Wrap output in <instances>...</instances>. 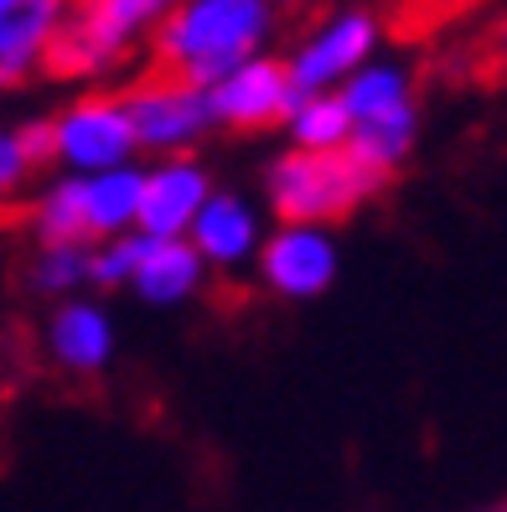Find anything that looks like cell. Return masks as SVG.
I'll return each instance as SVG.
<instances>
[{
  "instance_id": "44dd1931",
  "label": "cell",
  "mask_w": 507,
  "mask_h": 512,
  "mask_svg": "<svg viewBox=\"0 0 507 512\" xmlns=\"http://www.w3.org/2000/svg\"><path fill=\"white\" fill-rule=\"evenodd\" d=\"M16 135H21V145H26V156H32L37 166H42V161H52V140H47V119H32V125H21Z\"/></svg>"
},
{
  "instance_id": "ac0fdd59",
  "label": "cell",
  "mask_w": 507,
  "mask_h": 512,
  "mask_svg": "<svg viewBox=\"0 0 507 512\" xmlns=\"http://www.w3.org/2000/svg\"><path fill=\"white\" fill-rule=\"evenodd\" d=\"M26 285H32L42 300H68L83 295L88 285V244H37L32 264H26Z\"/></svg>"
},
{
  "instance_id": "2e32d148",
  "label": "cell",
  "mask_w": 507,
  "mask_h": 512,
  "mask_svg": "<svg viewBox=\"0 0 507 512\" xmlns=\"http://www.w3.org/2000/svg\"><path fill=\"white\" fill-rule=\"evenodd\" d=\"M280 125L290 135V150H347L352 135V119L337 94H295Z\"/></svg>"
},
{
  "instance_id": "8992f818",
  "label": "cell",
  "mask_w": 507,
  "mask_h": 512,
  "mask_svg": "<svg viewBox=\"0 0 507 512\" xmlns=\"http://www.w3.org/2000/svg\"><path fill=\"white\" fill-rule=\"evenodd\" d=\"M125 99V119H130V135L135 150H151V156H192V150L207 140L213 130V109H207V94L171 73H156L135 83Z\"/></svg>"
},
{
  "instance_id": "52a82bcc",
  "label": "cell",
  "mask_w": 507,
  "mask_h": 512,
  "mask_svg": "<svg viewBox=\"0 0 507 512\" xmlns=\"http://www.w3.org/2000/svg\"><path fill=\"white\" fill-rule=\"evenodd\" d=\"M254 275L275 300H316L337 285L342 275V244L332 228H306V223H280L259 238Z\"/></svg>"
},
{
  "instance_id": "ba28073f",
  "label": "cell",
  "mask_w": 507,
  "mask_h": 512,
  "mask_svg": "<svg viewBox=\"0 0 507 512\" xmlns=\"http://www.w3.org/2000/svg\"><path fill=\"white\" fill-rule=\"evenodd\" d=\"M42 352L57 373L99 378V373H109L114 352H119V326H114L104 300L68 295V300H57L42 321Z\"/></svg>"
},
{
  "instance_id": "603a6c76",
  "label": "cell",
  "mask_w": 507,
  "mask_h": 512,
  "mask_svg": "<svg viewBox=\"0 0 507 512\" xmlns=\"http://www.w3.org/2000/svg\"><path fill=\"white\" fill-rule=\"evenodd\" d=\"M11 6H21V0H0V11H11Z\"/></svg>"
},
{
  "instance_id": "277c9868",
  "label": "cell",
  "mask_w": 507,
  "mask_h": 512,
  "mask_svg": "<svg viewBox=\"0 0 507 512\" xmlns=\"http://www.w3.org/2000/svg\"><path fill=\"white\" fill-rule=\"evenodd\" d=\"M47 140L63 176H99L114 166H135L140 156L119 94H78L47 119Z\"/></svg>"
},
{
  "instance_id": "9a60e30c",
  "label": "cell",
  "mask_w": 507,
  "mask_h": 512,
  "mask_svg": "<svg viewBox=\"0 0 507 512\" xmlns=\"http://www.w3.org/2000/svg\"><path fill=\"white\" fill-rule=\"evenodd\" d=\"M337 99L347 109L352 125H373V119H394V114H409L420 109V99H414V78L404 63H389V57H373V63H363L342 88Z\"/></svg>"
},
{
  "instance_id": "cb8c5ba5",
  "label": "cell",
  "mask_w": 507,
  "mask_h": 512,
  "mask_svg": "<svg viewBox=\"0 0 507 512\" xmlns=\"http://www.w3.org/2000/svg\"><path fill=\"white\" fill-rule=\"evenodd\" d=\"M482 512H502V507H482Z\"/></svg>"
},
{
  "instance_id": "7c38bea8",
  "label": "cell",
  "mask_w": 507,
  "mask_h": 512,
  "mask_svg": "<svg viewBox=\"0 0 507 512\" xmlns=\"http://www.w3.org/2000/svg\"><path fill=\"white\" fill-rule=\"evenodd\" d=\"M207 285V269L202 259L192 254L187 238H145L140 233V259H135V275H130V290L156 311H176L197 300Z\"/></svg>"
},
{
  "instance_id": "6da1fadb",
  "label": "cell",
  "mask_w": 507,
  "mask_h": 512,
  "mask_svg": "<svg viewBox=\"0 0 507 512\" xmlns=\"http://www.w3.org/2000/svg\"><path fill=\"white\" fill-rule=\"evenodd\" d=\"M275 37L270 0H171L156 21V63L192 88H213Z\"/></svg>"
},
{
  "instance_id": "ffe728a7",
  "label": "cell",
  "mask_w": 507,
  "mask_h": 512,
  "mask_svg": "<svg viewBox=\"0 0 507 512\" xmlns=\"http://www.w3.org/2000/svg\"><path fill=\"white\" fill-rule=\"evenodd\" d=\"M32 171H37V161L26 156L21 135L16 130H0V202L16 197L26 182H32Z\"/></svg>"
},
{
  "instance_id": "9c48e42d",
  "label": "cell",
  "mask_w": 507,
  "mask_h": 512,
  "mask_svg": "<svg viewBox=\"0 0 507 512\" xmlns=\"http://www.w3.org/2000/svg\"><path fill=\"white\" fill-rule=\"evenodd\" d=\"M202 94H207V109H213V125H228V130H270L295 104V88L285 78V63L270 57V52L238 63L213 88H202Z\"/></svg>"
},
{
  "instance_id": "d6986e66",
  "label": "cell",
  "mask_w": 507,
  "mask_h": 512,
  "mask_svg": "<svg viewBox=\"0 0 507 512\" xmlns=\"http://www.w3.org/2000/svg\"><path fill=\"white\" fill-rule=\"evenodd\" d=\"M135 259H140V233L88 244V285H94V290H119V285H130Z\"/></svg>"
},
{
  "instance_id": "5bb4252c",
  "label": "cell",
  "mask_w": 507,
  "mask_h": 512,
  "mask_svg": "<svg viewBox=\"0 0 507 512\" xmlns=\"http://www.w3.org/2000/svg\"><path fill=\"white\" fill-rule=\"evenodd\" d=\"M78 197H83L88 244H104V238L135 233V213H140V166H114V171H99V176H78Z\"/></svg>"
},
{
  "instance_id": "7a4b0ae2",
  "label": "cell",
  "mask_w": 507,
  "mask_h": 512,
  "mask_svg": "<svg viewBox=\"0 0 507 512\" xmlns=\"http://www.w3.org/2000/svg\"><path fill=\"white\" fill-rule=\"evenodd\" d=\"M383 182L363 171L347 150H280L264 166V202L280 223L332 228L352 218Z\"/></svg>"
},
{
  "instance_id": "3957f363",
  "label": "cell",
  "mask_w": 507,
  "mask_h": 512,
  "mask_svg": "<svg viewBox=\"0 0 507 512\" xmlns=\"http://www.w3.org/2000/svg\"><path fill=\"white\" fill-rule=\"evenodd\" d=\"M171 0H78L47 47V73L57 78H99L125 57L145 32H156Z\"/></svg>"
},
{
  "instance_id": "30bf717a",
  "label": "cell",
  "mask_w": 507,
  "mask_h": 512,
  "mask_svg": "<svg viewBox=\"0 0 507 512\" xmlns=\"http://www.w3.org/2000/svg\"><path fill=\"white\" fill-rule=\"evenodd\" d=\"M207 192H213V171H207L197 156H161L151 166H140L135 233H145V238H187Z\"/></svg>"
},
{
  "instance_id": "e0dca14e",
  "label": "cell",
  "mask_w": 507,
  "mask_h": 512,
  "mask_svg": "<svg viewBox=\"0 0 507 512\" xmlns=\"http://www.w3.org/2000/svg\"><path fill=\"white\" fill-rule=\"evenodd\" d=\"M32 233H37V244H88L78 176H57V182H47L37 192V202H32Z\"/></svg>"
},
{
  "instance_id": "7402d4cb",
  "label": "cell",
  "mask_w": 507,
  "mask_h": 512,
  "mask_svg": "<svg viewBox=\"0 0 507 512\" xmlns=\"http://www.w3.org/2000/svg\"><path fill=\"white\" fill-rule=\"evenodd\" d=\"M270 6L280 11V6H306V0H270Z\"/></svg>"
},
{
  "instance_id": "8fae6325",
  "label": "cell",
  "mask_w": 507,
  "mask_h": 512,
  "mask_svg": "<svg viewBox=\"0 0 507 512\" xmlns=\"http://www.w3.org/2000/svg\"><path fill=\"white\" fill-rule=\"evenodd\" d=\"M259 238H264V218L259 207L244 192H207V202L197 207V218L187 228V244L202 259V269H218V275H244L254 269L259 254Z\"/></svg>"
},
{
  "instance_id": "5b68a950",
  "label": "cell",
  "mask_w": 507,
  "mask_h": 512,
  "mask_svg": "<svg viewBox=\"0 0 507 512\" xmlns=\"http://www.w3.org/2000/svg\"><path fill=\"white\" fill-rule=\"evenodd\" d=\"M378 42H383L378 16L347 6V11H332L326 21H316L280 63H285V78L295 94H337L357 68L378 57Z\"/></svg>"
},
{
  "instance_id": "4fadbf2b",
  "label": "cell",
  "mask_w": 507,
  "mask_h": 512,
  "mask_svg": "<svg viewBox=\"0 0 507 512\" xmlns=\"http://www.w3.org/2000/svg\"><path fill=\"white\" fill-rule=\"evenodd\" d=\"M73 0H21L0 11V88H21L42 63Z\"/></svg>"
}]
</instances>
